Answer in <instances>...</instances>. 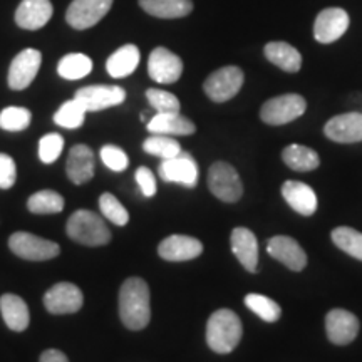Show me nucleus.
I'll use <instances>...</instances> for the list:
<instances>
[{
    "instance_id": "nucleus-14",
    "label": "nucleus",
    "mask_w": 362,
    "mask_h": 362,
    "mask_svg": "<svg viewBox=\"0 0 362 362\" xmlns=\"http://www.w3.org/2000/svg\"><path fill=\"white\" fill-rule=\"evenodd\" d=\"M160 176L168 183H180L183 187L194 188L198 183V165L189 153L181 151L178 156L161 161Z\"/></svg>"
},
{
    "instance_id": "nucleus-4",
    "label": "nucleus",
    "mask_w": 362,
    "mask_h": 362,
    "mask_svg": "<svg viewBox=\"0 0 362 362\" xmlns=\"http://www.w3.org/2000/svg\"><path fill=\"white\" fill-rule=\"evenodd\" d=\"M307 110L305 99L300 94H282V96L272 98L260 110V119L265 124L282 126L292 123L300 117Z\"/></svg>"
},
{
    "instance_id": "nucleus-7",
    "label": "nucleus",
    "mask_w": 362,
    "mask_h": 362,
    "mask_svg": "<svg viewBox=\"0 0 362 362\" xmlns=\"http://www.w3.org/2000/svg\"><path fill=\"white\" fill-rule=\"evenodd\" d=\"M8 247L17 257L33 262L51 260L61 253L56 242L40 238L29 232H17L8 238Z\"/></svg>"
},
{
    "instance_id": "nucleus-22",
    "label": "nucleus",
    "mask_w": 362,
    "mask_h": 362,
    "mask_svg": "<svg viewBox=\"0 0 362 362\" xmlns=\"http://www.w3.org/2000/svg\"><path fill=\"white\" fill-rule=\"evenodd\" d=\"M282 197L292 210L298 215L310 216L317 210V194L309 185L302 181H285L282 187Z\"/></svg>"
},
{
    "instance_id": "nucleus-18",
    "label": "nucleus",
    "mask_w": 362,
    "mask_h": 362,
    "mask_svg": "<svg viewBox=\"0 0 362 362\" xmlns=\"http://www.w3.org/2000/svg\"><path fill=\"white\" fill-rule=\"evenodd\" d=\"M158 253L168 262H187L202 255L203 243L188 235H171L158 245Z\"/></svg>"
},
{
    "instance_id": "nucleus-2",
    "label": "nucleus",
    "mask_w": 362,
    "mask_h": 362,
    "mask_svg": "<svg viewBox=\"0 0 362 362\" xmlns=\"http://www.w3.org/2000/svg\"><path fill=\"white\" fill-rule=\"evenodd\" d=\"M243 327L240 317L230 309L214 312L206 324L208 347L216 354H228L238 346Z\"/></svg>"
},
{
    "instance_id": "nucleus-27",
    "label": "nucleus",
    "mask_w": 362,
    "mask_h": 362,
    "mask_svg": "<svg viewBox=\"0 0 362 362\" xmlns=\"http://www.w3.org/2000/svg\"><path fill=\"white\" fill-rule=\"evenodd\" d=\"M139 6L158 19H181L193 11L192 0H139Z\"/></svg>"
},
{
    "instance_id": "nucleus-17",
    "label": "nucleus",
    "mask_w": 362,
    "mask_h": 362,
    "mask_svg": "<svg viewBox=\"0 0 362 362\" xmlns=\"http://www.w3.org/2000/svg\"><path fill=\"white\" fill-rule=\"evenodd\" d=\"M267 252H269L275 260L282 262V264L292 272L304 270L307 265V255L304 248L298 245L297 240L285 237V235H277V237L270 238L269 242H267Z\"/></svg>"
},
{
    "instance_id": "nucleus-8",
    "label": "nucleus",
    "mask_w": 362,
    "mask_h": 362,
    "mask_svg": "<svg viewBox=\"0 0 362 362\" xmlns=\"http://www.w3.org/2000/svg\"><path fill=\"white\" fill-rule=\"evenodd\" d=\"M111 7L112 0H72L66 12V21L72 29H89L103 21Z\"/></svg>"
},
{
    "instance_id": "nucleus-25",
    "label": "nucleus",
    "mask_w": 362,
    "mask_h": 362,
    "mask_svg": "<svg viewBox=\"0 0 362 362\" xmlns=\"http://www.w3.org/2000/svg\"><path fill=\"white\" fill-rule=\"evenodd\" d=\"M139 59H141L139 49L133 44H126L111 54L110 59L106 61V69L110 72L111 78L115 79L128 78L138 67Z\"/></svg>"
},
{
    "instance_id": "nucleus-5",
    "label": "nucleus",
    "mask_w": 362,
    "mask_h": 362,
    "mask_svg": "<svg viewBox=\"0 0 362 362\" xmlns=\"http://www.w3.org/2000/svg\"><path fill=\"white\" fill-rule=\"evenodd\" d=\"M208 188L216 198L225 203H235L242 198L243 185L232 165L216 161L208 170Z\"/></svg>"
},
{
    "instance_id": "nucleus-15",
    "label": "nucleus",
    "mask_w": 362,
    "mask_h": 362,
    "mask_svg": "<svg viewBox=\"0 0 362 362\" xmlns=\"http://www.w3.org/2000/svg\"><path fill=\"white\" fill-rule=\"evenodd\" d=\"M325 332L336 346H347L359 334V319L349 310L332 309L325 317Z\"/></svg>"
},
{
    "instance_id": "nucleus-11",
    "label": "nucleus",
    "mask_w": 362,
    "mask_h": 362,
    "mask_svg": "<svg viewBox=\"0 0 362 362\" xmlns=\"http://www.w3.org/2000/svg\"><path fill=\"white\" fill-rule=\"evenodd\" d=\"M351 17L344 8L330 7L319 12L314 22V37L320 44H330L341 39L349 29Z\"/></svg>"
},
{
    "instance_id": "nucleus-16",
    "label": "nucleus",
    "mask_w": 362,
    "mask_h": 362,
    "mask_svg": "<svg viewBox=\"0 0 362 362\" xmlns=\"http://www.w3.org/2000/svg\"><path fill=\"white\" fill-rule=\"evenodd\" d=\"M324 133L330 141L336 143H359L362 141V112H346L334 116L324 126Z\"/></svg>"
},
{
    "instance_id": "nucleus-10",
    "label": "nucleus",
    "mask_w": 362,
    "mask_h": 362,
    "mask_svg": "<svg viewBox=\"0 0 362 362\" xmlns=\"http://www.w3.org/2000/svg\"><path fill=\"white\" fill-rule=\"evenodd\" d=\"M84 304V296L78 285L59 282L52 285L44 296V305L51 314H74Z\"/></svg>"
},
{
    "instance_id": "nucleus-13",
    "label": "nucleus",
    "mask_w": 362,
    "mask_h": 362,
    "mask_svg": "<svg viewBox=\"0 0 362 362\" xmlns=\"http://www.w3.org/2000/svg\"><path fill=\"white\" fill-rule=\"evenodd\" d=\"M148 74L155 83L173 84L183 74V61L166 47H156L149 54Z\"/></svg>"
},
{
    "instance_id": "nucleus-23",
    "label": "nucleus",
    "mask_w": 362,
    "mask_h": 362,
    "mask_svg": "<svg viewBox=\"0 0 362 362\" xmlns=\"http://www.w3.org/2000/svg\"><path fill=\"white\" fill-rule=\"evenodd\" d=\"M151 134H165V136H188L197 131V126L188 117L181 116L180 112H158L151 117L146 124Z\"/></svg>"
},
{
    "instance_id": "nucleus-28",
    "label": "nucleus",
    "mask_w": 362,
    "mask_h": 362,
    "mask_svg": "<svg viewBox=\"0 0 362 362\" xmlns=\"http://www.w3.org/2000/svg\"><path fill=\"white\" fill-rule=\"evenodd\" d=\"M282 160L288 168L293 171H314L319 168L320 158L312 148L302 146V144H291L282 151Z\"/></svg>"
},
{
    "instance_id": "nucleus-21",
    "label": "nucleus",
    "mask_w": 362,
    "mask_h": 362,
    "mask_svg": "<svg viewBox=\"0 0 362 362\" xmlns=\"http://www.w3.org/2000/svg\"><path fill=\"white\" fill-rule=\"evenodd\" d=\"M66 171L74 185H84L94 176V155L93 149L86 144H76L71 148L67 156Z\"/></svg>"
},
{
    "instance_id": "nucleus-9",
    "label": "nucleus",
    "mask_w": 362,
    "mask_h": 362,
    "mask_svg": "<svg viewBox=\"0 0 362 362\" xmlns=\"http://www.w3.org/2000/svg\"><path fill=\"white\" fill-rule=\"evenodd\" d=\"M74 98L83 104L86 111L96 112L123 104L126 99V90L119 86H86V88H81L76 93Z\"/></svg>"
},
{
    "instance_id": "nucleus-26",
    "label": "nucleus",
    "mask_w": 362,
    "mask_h": 362,
    "mask_svg": "<svg viewBox=\"0 0 362 362\" xmlns=\"http://www.w3.org/2000/svg\"><path fill=\"white\" fill-rule=\"evenodd\" d=\"M265 57L285 72H298L302 67V56L296 47L282 40L269 42L264 49Z\"/></svg>"
},
{
    "instance_id": "nucleus-41",
    "label": "nucleus",
    "mask_w": 362,
    "mask_h": 362,
    "mask_svg": "<svg viewBox=\"0 0 362 362\" xmlns=\"http://www.w3.org/2000/svg\"><path fill=\"white\" fill-rule=\"evenodd\" d=\"M136 181H138L139 188H141V192L144 197H155L156 194V178L155 175H153V171L146 168V166H141V168L136 170V175H134Z\"/></svg>"
},
{
    "instance_id": "nucleus-6",
    "label": "nucleus",
    "mask_w": 362,
    "mask_h": 362,
    "mask_svg": "<svg viewBox=\"0 0 362 362\" xmlns=\"http://www.w3.org/2000/svg\"><path fill=\"white\" fill-rule=\"evenodd\" d=\"M243 71L237 66H225L208 76L203 89L215 103H225L235 98L243 86Z\"/></svg>"
},
{
    "instance_id": "nucleus-29",
    "label": "nucleus",
    "mask_w": 362,
    "mask_h": 362,
    "mask_svg": "<svg viewBox=\"0 0 362 362\" xmlns=\"http://www.w3.org/2000/svg\"><path fill=\"white\" fill-rule=\"evenodd\" d=\"M90 71H93V61L86 54L81 52L67 54L57 64L59 76L67 81L83 79Z\"/></svg>"
},
{
    "instance_id": "nucleus-20",
    "label": "nucleus",
    "mask_w": 362,
    "mask_h": 362,
    "mask_svg": "<svg viewBox=\"0 0 362 362\" xmlns=\"http://www.w3.org/2000/svg\"><path fill=\"white\" fill-rule=\"evenodd\" d=\"M232 252L235 253L240 264L248 272H257L259 265V242H257L255 233L245 228V226H238L232 232Z\"/></svg>"
},
{
    "instance_id": "nucleus-36",
    "label": "nucleus",
    "mask_w": 362,
    "mask_h": 362,
    "mask_svg": "<svg viewBox=\"0 0 362 362\" xmlns=\"http://www.w3.org/2000/svg\"><path fill=\"white\" fill-rule=\"evenodd\" d=\"M99 208H101V214L117 226H124L129 221L128 210L121 205L115 194L103 193L99 198Z\"/></svg>"
},
{
    "instance_id": "nucleus-32",
    "label": "nucleus",
    "mask_w": 362,
    "mask_h": 362,
    "mask_svg": "<svg viewBox=\"0 0 362 362\" xmlns=\"http://www.w3.org/2000/svg\"><path fill=\"white\" fill-rule=\"evenodd\" d=\"M86 107L81 104L78 99H71V101H66L59 107L56 115H54V123L61 128L67 129H76L81 128L84 124L86 119Z\"/></svg>"
},
{
    "instance_id": "nucleus-35",
    "label": "nucleus",
    "mask_w": 362,
    "mask_h": 362,
    "mask_svg": "<svg viewBox=\"0 0 362 362\" xmlns=\"http://www.w3.org/2000/svg\"><path fill=\"white\" fill-rule=\"evenodd\" d=\"M30 121H33V112L25 107L8 106L0 112V128L4 131H11V133H19V131L27 129Z\"/></svg>"
},
{
    "instance_id": "nucleus-24",
    "label": "nucleus",
    "mask_w": 362,
    "mask_h": 362,
    "mask_svg": "<svg viewBox=\"0 0 362 362\" xmlns=\"http://www.w3.org/2000/svg\"><path fill=\"white\" fill-rule=\"evenodd\" d=\"M0 312H2L4 322L11 330L22 332L29 327V307H27L24 298L16 296V293H4L0 297Z\"/></svg>"
},
{
    "instance_id": "nucleus-38",
    "label": "nucleus",
    "mask_w": 362,
    "mask_h": 362,
    "mask_svg": "<svg viewBox=\"0 0 362 362\" xmlns=\"http://www.w3.org/2000/svg\"><path fill=\"white\" fill-rule=\"evenodd\" d=\"M148 103L155 107L158 112H180V101L175 94L161 89H148L146 90Z\"/></svg>"
},
{
    "instance_id": "nucleus-33",
    "label": "nucleus",
    "mask_w": 362,
    "mask_h": 362,
    "mask_svg": "<svg viewBox=\"0 0 362 362\" xmlns=\"http://www.w3.org/2000/svg\"><path fill=\"white\" fill-rule=\"evenodd\" d=\"M143 149L149 155L161 158V160H170V158L178 156L181 153L180 143L175 138L165 134H153L143 143Z\"/></svg>"
},
{
    "instance_id": "nucleus-1",
    "label": "nucleus",
    "mask_w": 362,
    "mask_h": 362,
    "mask_svg": "<svg viewBox=\"0 0 362 362\" xmlns=\"http://www.w3.org/2000/svg\"><path fill=\"white\" fill-rule=\"evenodd\" d=\"M119 317L131 330H141L149 324L151 320L149 287L143 279L131 277L121 285Z\"/></svg>"
},
{
    "instance_id": "nucleus-39",
    "label": "nucleus",
    "mask_w": 362,
    "mask_h": 362,
    "mask_svg": "<svg viewBox=\"0 0 362 362\" xmlns=\"http://www.w3.org/2000/svg\"><path fill=\"white\" fill-rule=\"evenodd\" d=\"M101 160L112 171H124L129 165L128 155L115 144H106L101 148Z\"/></svg>"
},
{
    "instance_id": "nucleus-31",
    "label": "nucleus",
    "mask_w": 362,
    "mask_h": 362,
    "mask_svg": "<svg viewBox=\"0 0 362 362\" xmlns=\"http://www.w3.org/2000/svg\"><path fill=\"white\" fill-rule=\"evenodd\" d=\"M332 242L341 248L342 252H346L347 255L354 257L357 260H362V233L357 230L351 228V226H339L334 228L332 233Z\"/></svg>"
},
{
    "instance_id": "nucleus-3",
    "label": "nucleus",
    "mask_w": 362,
    "mask_h": 362,
    "mask_svg": "<svg viewBox=\"0 0 362 362\" xmlns=\"http://www.w3.org/2000/svg\"><path fill=\"white\" fill-rule=\"evenodd\" d=\"M66 232L74 242L88 247H101L110 243L111 230L101 216L89 210H78L67 221Z\"/></svg>"
},
{
    "instance_id": "nucleus-12",
    "label": "nucleus",
    "mask_w": 362,
    "mask_h": 362,
    "mask_svg": "<svg viewBox=\"0 0 362 362\" xmlns=\"http://www.w3.org/2000/svg\"><path fill=\"white\" fill-rule=\"evenodd\" d=\"M42 54L37 49H24L13 57L8 69V88L13 90L27 89L37 76Z\"/></svg>"
},
{
    "instance_id": "nucleus-30",
    "label": "nucleus",
    "mask_w": 362,
    "mask_h": 362,
    "mask_svg": "<svg viewBox=\"0 0 362 362\" xmlns=\"http://www.w3.org/2000/svg\"><path fill=\"white\" fill-rule=\"evenodd\" d=\"M27 208L35 215L59 214L64 208V198L52 189H42V192L34 193L27 200Z\"/></svg>"
},
{
    "instance_id": "nucleus-19",
    "label": "nucleus",
    "mask_w": 362,
    "mask_h": 362,
    "mask_svg": "<svg viewBox=\"0 0 362 362\" xmlns=\"http://www.w3.org/2000/svg\"><path fill=\"white\" fill-rule=\"evenodd\" d=\"M52 13L51 0H22L16 11V22L22 29L37 30L51 21Z\"/></svg>"
},
{
    "instance_id": "nucleus-37",
    "label": "nucleus",
    "mask_w": 362,
    "mask_h": 362,
    "mask_svg": "<svg viewBox=\"0 0 362 362\" xmlns=\"http://www.w3.org/2000/svg\"><path fill=\"white\" fill-rule=\"evenodd\" d=\"M62 148H64V139L61 134L51 133L40 138L39 143V158L45 165H51L61 156Z\"/></svg>"
},
{
    "instance_id": "nucleus-40",
    "label": "nucleus",
    "mask_w": 362,
    "mask_h": 362,
    "mask_svg": "<svg viewBox=\"0 0 362 362\" xmlns=\"http://www.w3.org/2000/svg\"><path fill=\"white\" fill-rule=\"evenodd\" d=\"M17 170L12 156L0 153V189H8L16 185Z\"/></svg>"
},
{
    "instance_id": "nucleus-34",
    "label": "nucleus",
    "mask_w": 362,
    "mask_h": 362,
    "mask_svg": "<svg viewBox=\"0 0 362 362\" xmlns=\"http://www.w3.org/2000/svg\"><path fill=\"white\" fill-rule=\"evenodd\" d=\"M245 305L265 322H277L280 315H282V309H280L277 302L265 296H260V293H248L245 297Z\"/></svg>"
},
{
    "instance_id": "nucleus-42",
    "label": "nucleus",
    "mask_w": 362,
    "mask_h": 362,
    "mask_svg": "<svg viewBox=\"0 0 362 362\" xmlns=\"http://www.w3.org/2000/svg\"><path fill=\"white\" fill-rule=\"evenodd\" d=\"M40 362H69V359H67L64 352L57 349H49L42 352V356H40Z\"/></svg>"
}]
</instances>
